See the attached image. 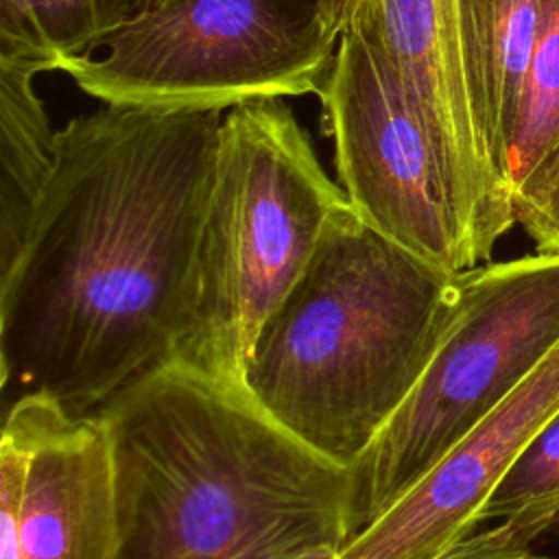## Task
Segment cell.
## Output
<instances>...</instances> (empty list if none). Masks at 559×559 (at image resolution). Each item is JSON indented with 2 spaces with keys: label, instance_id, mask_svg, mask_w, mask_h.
<instances>
[{
  "label": "cell",
  "instance_id": "cell-1",
  "mask_svg": "<svg viewBox=\"0 0 559 559\" xmlns=\"http://www.w3.org/2000/svg\"><path fill=\"white\" fill-rule=\"evenodd\" d=\"M223 111L103 103L70 118L0 266V386L94 415L170 362Z\"/></svg>",
  "mask_w": 559,
  "mask_h": 559
},
{
  "label": "cell",
  "instance_id": "cell-2",
  "mask_svg": "<svg viewBox=\"0 0 559 559\" xmlns=\"http://www.w3.org/2000/svg\"><path fill=\"white\" fill-rule=\"evenodd\" d=\"M109 439L116 559H288L349 542V472L245 389L166 362L94 413Z\"/></svg>",
  "mask_w": 559,
  "mask_h": 559
},
{
  "label": "cell",
  "instance_id": "cell-3",
  "mask_svg": "<svg viewBox=\"0 0 559 559\" xmlns=\"http://www.w3.org/2000/svg\"><path fill=\"white\" fill-rule=\"evenodd\" d=\"M459 277L378 234L347 201L262 325L245 391L295 439L349 469L432 358Z\"/></svg>",
  "mask_w": 559,
  "mask_h": 559
},
{
  "label": "cell",
  "instance_id": "cell-4",
  "mask_svg": "<svg viewBox=\"0 0 559 559\" xmlns=\"http://www.w3.org/2000/svg\"><path fill=\"white\" fill-rule=\"evenodd\" d=\"M345 203L284 98L227 109L170 362L245 389L262 325Z\"/></svg>",
  "mask_w": 559,
  "mask_h": 559
},
{
  "label": "cell",
  "instance_id": "cell-5",
  "mask_svg": "<svg viewBox=\"0 0 559 559\" xmlns=\"http://www.w3.org/2000/svg\"><path fill=\"white\" fill-rule=\"evenodd\" d=\"M557 345L559 253L537 251L461 273L452 317L415 389L347 469L352 537L395 504Z\"/></svg>",
  "mask_w": 559,
  "mask_h": 559
},
{
  "label": "cell",
  "instance_id": "cell-6",
  "mask_svg": "<svg viewBox=\"0 0 559 559\" xmlns=\"http://www.w3.org/2000/svg\"><path fill=\"white\" fill-rule=\"evenodd\" d=\"M336 44L319 0H162L57 70L100 103L227 111L319 94Z\"/></svg>",
  "mask_w": 559,
  "mask_h": 559
},
{
  "label": "cell",
  "instance_id": "cell-7",
  "mask_svg": "<svg viewBox=\"0 0 559 559\" xmlns=\"http://www.w3.org/2000/svg\"><path fill=\"white\" fill-rule=\"evenodd\" d=\"M317 96L336 181L369 227L452 275L487 264L395 70L356 26L341 33Z\"/></svg>",
  "mask_w": 559,
  "mask_h": 559
},
{
  "label": "cell",
  "instance_id": "cell-8",
  "mask_svg": "<svg viewBox=\"0 0 559 559\" xmlns=\"http://www.w3.org/2000/svg\"><path fill=\"white\" fill-rule=\"evenodd\" d=\"M107 432L46 395L9 404L0 437V559H116Z\"/></svg>",
  "mask_w": 559,
  "mask_h": 559
},
{
  "label": "cell",
  "instance_id": "cell-9",
  "mask_svg": "<svg viewBox=\"0 0 559 559\" xmlns=\"http://www.w3.org/2000/svg\"><path fill=\"white\" fill-rule=\"evenodd\" d=\"M356 26L395 70L483 258L518 223L478 120L459 0H365Z\"/></svg>",
  "mask_w": 559,
  "mask_h": 559
},
{
  "label": "cell",
  "instance_id": "cell-10",
  "mask_svg": "<svg viewBox=\"0 0 559 559\" xmlns=\"http://www.w3.org/2000/svg\"><path fill=\"white\" fill-rule=\"evenodd\" d=\"M557 411L559 345L395 504L356 533L341 559H435L476 533L485 502Z\"/></svg>",
  "mask_w": 559,
  "mask_h": 559
},
{
  "label": "cell",
  "instance_id": "cell-11",
  "mask_svg": "<svg viewBox=\"0 0 559 559\" xmlns=\"http://www.w3.org/2000/svg\"><path fill=\"white\" fill-rule=\"evenodd\" d=\"M459 4L478 120L487 148L509 181V148L544 0H459Z\"/></svg>",
  "mask_w": 559,
  "mask_h": 559
},
{
  "label": "cell",
  "instance_id": "cell-12",
  "mask_svg": "<svg viewBox=\"0 0 559 559\" xmlns=\"http://www.w3.org/2000/svg\"><path fill=\"white\" fill-rule=\"evenodd\" d=\"M46 59L0 52V266L17 253L55 164L57 131L35 90Z\"/></svg>",
  "mask_w": 559,
  "mask_h": 559
},
{
  "label": "cell",
  "instance_id": "cell-13",
  "mask_svg": "<svg viewBox=\"0 0 559 559\" xmlns=\"http://www.w3.org/2000/svg\"><path fill=\"white\" fill-rule=\"evenodd\" d=\"M162 0H0V52H24L55 66L92 55L122 26Z\"/></svg>",
  "mask_w": 559,
  "mask_h": 559
},
{
  "label": "cell",
  "instance_id": "cell-14",
  "mask_svg": "<svg viewBox=\"0 0 559 559\" xmlns=\"http://www.w3.org/2000/svg\"><path fill=\"white\" fill-rule=\"evenodd\" d=\"M559 151V0H544L509 148L513 203Z\"/></svg>",
  "mask_w": 559,
  "mask_h": 559
},
{
  "label": "cell",
  "instance_id": "cell-15",
  "mask_svg": "<svg viewBox=\"0 0 559 559\" xmlns=\"http://www.w3.org/2000/svg\"><path fill=\"white\" fill-rule=\"evenodd\" d=\"M531 511L559 515V411L520 452L485 502L478 524Z\"/></svg>",
  "mask_w": 559,
  "mask_h": 559
},
{
  "label": "cell",
  "instance_id": "cell-16",
  "mask_svg": "<svg viewBox=\"0 0 559 559\" xmlns=\"http://www.w3.org/2000/svg\"><path fill=\"white\" fill-rule=\"evenodd\" d=\"M515 218L542 253H559V151L544 173L515 197Z\"/></svg>",
  "mask_w": 559,
  "mask_h": 559
},
{
  "label": "cell",
  "instance_id": "cell-17",
  "mask_svg": "<svg viewBox=\"0 0 559 559\" xmlns=\"http://www.w3.org/2000/svg\"><path fill=\"white\" fill-rule=\"evenodd\" d=\"M365 0H319L328 26L341 37L358 17Z\"/></svg>",
  "mask_w": 559,
  "mask_h": 559
},
{
  "label": "cell",
  "instance_id": "cell-18",
  "mask_svg": "<svg viewBox=\"0 0 559 559\" xmlns=\"http://www.w3.org/2000/svg\"><path fill=\"white\" fill-rule=\"evenodd\" d=\"M288 559H341V548L338 546H317V548L304 550L299 555H293Z\"/></svg>",
  "mask_w": 559,
  "mask_h": 559
}]
</instances>
